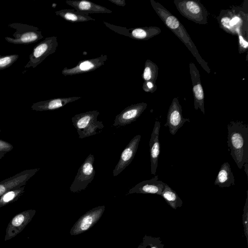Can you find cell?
<instances>
[{
    "mask_svg": "<svg viewBox=\"0 0 248 248\" xmlns=\"http://www.w3.org/2000/svg\"><path fill=\"white\" fill-rule=\"evenodd\" d=\"M228 127L230 154L239 169L248 164V126L243 122L232 121Z\"/></svg>",
    "mask_w": 248,
    "mask_h": 248,
    "instance_id": "obj_1",
    "label": "cell"
},
{
    "mask_svg": "<svg viewBox=\"0 0 248 248\" xmlns=\"http://www.w3.org/2000/svg\"><path fill=\"white\" fill-rule=\"evenodd\" d=\"M150 2L153 8L166 26L186 46L200 65L209 74L210 69L207 63L201 57L194 43L180 21L160 3L154 0H151Z\"/></svg>",
    "mask_w": 248,
    "mask_h": 248,
    "instance_id": "obj_2",
    "label": "cell"
},
{
    "mask_svg": "<svg viewBox=\"0 0 248 248\" xmlns=\"http://www.w3.org/2000/svg\"><path fill=\"white\" fill-rule=\"evenodd\" d=\"M99 114L97 110H91L76 114L72 118L73 125L77 131L79 138L97 134V130H102L104 126L102 122L97 121Z\"/></svg>",
    "mask_w": 248,
    "mask_h": 248,
    "instance_id": "obj_3",
    "label": "cell"
},
{
    "mask_svg": "<svg viewBox=\"0 0 248 248\" xmlns=\"http://www.w3.org/2000/svg\"><path fill=\"white\" fill-rule=\"evenodd\" d=\"M220 28L233 35L236 34V30L240 29L243 33H248V14L235 10L221 11L217 18Z\"/></svg>",
    "mask_w": 248,
    "mask_h": 248,
    "instance_id": "obj_4",
    "label": "cell"
},
{
    "mask_svg": "<svg viewBox=\"0 0 248 248\" xmlns=\"http://www.w3.org/2000/svg\"><path fill=\"white\" fill-rule=\"evenodd\" d=\"M174 3L184 17L199 24L207 23L208 12L199 0H175Z\"/></svg>",
    "mask_w": 248,
    "mask_h": 248,
    "instance_id": "obj_5",
    "label": "cell"
},
{
    "mask_svg": "<svg viewBox=\"0 0 248 248\" xmlns=\"http://www.w3.org/2000/svg\"><path fill=\"white\" fill-rule=\"evenodd\" d=\"M94 157L90 154L78 170L70 190L72 192H79L84 190L93 179L95 170L93 166Z\"/></svg>",
    "mask_w": 248,
    "mask_h": 248,
    "instance_id": "obj_6",
    "label": "cell"
},
{
    "mask_svg": "<svg viewBox=\"0 0 248 248\" xmlns=\"http://www.w3.org/2000/svg\"><path fill=\"white\" fill-rule=\"evenodd\" d=\"M104 24L112 31L132 39L147 40L159 34L161 31L157 27H145L127 29L103 21Z\"/></svg>",
    "mask_w": 248,
    "mask_h": 248,
    "instance_id": "obj_7",
    "label": "cell"
},
{
    "mask_svg": "<svg viewBox=\"0 0 248 248\" xmlns=\"http://www.w3.org/2000/svg\"><path fill=\"white\" fill-rule=\"evenodd\" d=\"M35 212V210L30 209L15 216L7 225L4 241L9 240L19 234L31 221Z\"/></svg>",
    "mask_w": 248,
    "mask_h": 248,
    "instance_id": "obj_8",
    "label": "cell"
},
{
    "mask_svg": "<svg viewBox=\"0 0 248 248\" xmlns=\"http://www.w3.org/2000/svg\"><path fill=\"white\" fill-rule=\"evenodd\" d=\"M105 207V206H98L86 212L73 226L70 231L71 234L78 235L88 230L100 219Z\"/></svg>",
    "mask_w": 248,
    "mask_h": 248,
    "instance_id": "obj_9",
    "label": "cell"
},
{
    "mask_svg": "<svg viewBox=\"0 0 248 248\" xmlns=\"http://www.w3.org/2000/svg\"><path fill=\"white\" fill-rule=\"evenodd\" d=\"M108 60L107 55L101 54L99 57L81 60L73 68H64L62 73L64 76H73L88 73L95 70L103 65Z\"/></svg>",
    "mask_w": 248,
    "mask_h": 248,
    "instance_id": "obj_10",
    "label": "cell"
},
{
    "mask_svg": "<svg viewBox=\"0 0 248 248\" xmlns=\"http://www.w3.org/2000/svg\"><path fill=\"white\" fill-rule=\"evenodd\" d=\"M189 122V119H186L183 117L181 106L177 98H174L170 106L167 116V122L164 126H168L170 133L174 135L185 123Z\"/></svg>",
    "mask_w": 248,
    "mask_h": 248,
    "instance_id": "obj_11",
    "label": "cell"
},
{
    "mask_svg": "<svg viewBox=\"0 0 248 248\" xmlns=\"http://www.w3.org/2000/svg\"><path fill=\"white\" fill-rule=\"evenodd\" d=\"M147 106V104L144 102L128 106L116 115L113 126H124L135 121L145 110Z\"/></svg>",
    "mask_w": 248,
    "mask_h": 248,
    "instance_id": "obj_12",
    "label": "cell"
},
{
    "mask_svg": "<svg viewBox=\"0 0 248 248\" xmlns=\"http://www.w3.org/2000/svg\"><path fill=\"white\" fill-rule=\"evenodd\" d=\"M140 138V135L134 137L123 151L118 162L113 170V176H117L131 163L138 150Z\"/></svg>",
    "mask_w": 248,
    "mask_h": 248,
    "instance_id": "obj_13",
    "label": "cell"
},
{
    "mask_svg": "<svg viewBox=\"0 0 248 248\" xmlns=\"http://www.w3.org/2000/svg\"><path fill=\"white\" fill-rule=\"evenodd\" d=\"M58 43L57 38L52 36L46 38L34 48L31 60L33 61V66H36L45 58L56 51Z\"/></svg>",
    "mask_w": 248,
    "mask_h": 248,
    "instance_id": "obj_14",
    "label": "cell"
},
{
    "mask_svg": "<svg viewBox=\"0 0 248 248\" xmlns=\"http://www.w3.org/2000/svg\"><path fill=\"white\" fill-rule=\"evenodd\" d=\"M189 69L193 87L194 107L196 110L200 108L201 111L204 114V95L199 71L193 62L189 63Z\"/></svg>",
    "mask_w": 248,
    "mask_h": 248,
    "instance_id": "obj_15",
    "label": "cell"
},
{
    "mask_svg": "<svg viewBox=\"0 0 248 248\" xmlns=\"http://www.w3.org/2000/svg\"><path fill=\"white\" fill-rule=\"evenodd\" d=\"M165 183L155 176L153 178L143 181L131 188L126 195L132 193L153 194L161 195Z\"/></svg>",
    "mask_w": 248,
    "mask_h": 248,
    "instance_id": "obj_16",
    "label": "cell"
},
{
    "mask_svg": "<svg viewBox=\"0 0 248 248\" xmlns=\"http://www.w3.org/2000/svg\"><path fill=\"white\" fill-rule=\"evenodd\" d=\"M160 124L158 121L155 122L149 141L151 158V174L155 175L158 166V161L160 151V144L159 140V134Z\"/></svg>",
    "mask_w": 248,
    "mask_h": 248,
    "instance_id": "obj_17",
    "label": "cell"
},
{
    "mask_svg": "<svg viewBox=\"0 0 248 248\" xmlns=\"http://www.w3.org/2000/svg\"><path fill=\"white\" fill-rule=\"evenodd\" d=\"M65 3L74 8V10L87 15L112 13L111 10L105 7L86 0H67Z\"/></svg>",
    "mask_w": 248,
    "mask_h": 248,
    "instance_id": "obj_18",
    "label": "cell"
},
{
    "mask_svg": "<svg viewBox=\"0 0 248 248\" xmlns=\"http://www.w3.org/2000/svg\"><path fill=\"white\" fill-rule=\"evenodd\" d=\"M214 185L221 188L229 187L234 185V176L229 163L225 162L221 165Z\"/></svg>",
    "mask_w": 248,
    "mask_h": 248,
    "instance_id": "obj_19",
    "label": "cell"
},
{
    "mask_svg": "<svg viewBox=\"0 0 248 248\" xmlns=\"http://www.w3.org/2000/svg\"><path fill=\"white\" fill-rule=\"evenodd\" d=\"M55 14L65 20L72 22L95 21V19L89 15L78 12L74 9H62L56 11Z\"/></svg>",
    "mask_w": 248,
    "mask_h": 248,
    "instance_id": "obj_20",
    "label": "cell"
},
{
    "mask_svg": "<svg viewBox=\"0 0 248 248\" xmlns=\"http://www.w3.org/2000/svg\"><path fill=\"white\" fill-rule=\"evenodd\" d=\"M81 97L73 96L67 97H61L52 99L41 102L40 108L42 110H53L62 108L67 104L76 101Z\"/></svg>",
    "mask_w": 248,
    "mask_h": 248,
    "instance_id": "obj_21",
    "label": "cell"
},
{
    "mask_svg": "<svg viewBox=\"0 0 248 248\" xmlns=\"http://www.w3.org/2000/svg\"><path fill=\"white\" fill-rule=\"evenodd\" d=\"M167 203L173 209L182 206L183 202L176 192L167 184H165L161 195Z\"/></svg>",
    "mask_w": 248,
    "mask_h": 248,
    "instance_id": "obj_22",
    "label": "cell"
},
{
    "mask_svg": "<svg viewBox=\"0 0 248 248\" xmlns=\"http://www.w3.org/2000/svg\"><path fill=\"white\" fill-rule=\"evenodd\" d=\"M158 74V67L157 65L150 60H147L142 75L144 81H150L155 84Z\"/></svg>",
    "mask_w": 248,
    "mask_h": 248,
    "instance_id": "obj_23",
    "label": "cell"
},
{
    "mask_svg": "<svg viewBox=\"0 0 248 248\" xmlns=\"http://www.w3.org/2000/svg\"><path fill=\"white\" fill-rule=\"evenodd\" d=\"M41 32L39 31H29L22 33L16 39H11L13 43H28L36 41L43 38Z\"/></svg>",
    "mask_w": 248,
    "mask_h": 248,
    "instance_id": "obj_24",
    "label": "cell"
},
{
    "mask_svg": "<svg viewBox=\"0 0 248 248\" xmlns=\"http://www.w3.org/2000/svg\"><path fill=\"white\" fill-rule=\"evenodd\" d=\"M164 246L160 237L145 235L138 248H164Z\"/></svg>",
    "mask_w": 248,
    "mask_h": 248,
    "instance_id": "obj_25",
    "label": "cell"
},
{
    "mask_svg": "<svg viewBox=\"0 0 248 248\" xmlns=\"http://www.w3.org/2000/svg\"><path fill=\"white\" fill-rule=\"evenodd\" d=\"M236 34L238 36L239 38V47L238 50L239 53H242L247 51L248 49V42L247 39L244 37V33L240 29L236 30Z\"/></svg>",
    "mask_w": 248,
    "mask_h": 248,
    "instance_id": "obj_26",
    "label": "cell"
},
{
    "mask_svg": "<svg viewBox=\"0 0 248 248\" xmlns=\"http://www.w3.org/2000/svg\"><path fill=\"white\" fill-rule=\"evenodd\" d=\"M242 215L243 225L244 226V234L248 243V190L247 191V198L244 207Z\"/></svg>",
    "mask_w": 248,
    "mask_h": 248,
    "instance_id": "obj_27",
    "label": "cell"
},
{
    "mask_svg": "<svg viewBox=\"0 0 248 248\" xmlns=\"http://www.w3.org/2000/svg\"><path fill=\"white\" fill-rule=\"evenodd\" d=\"M17 196V193L15 191H10L6 193L0 199V207L14 201Z\"/></svg>",
    "mask_w": 248,
    "mask_h": 248,
    "instance_id": "obj_28",
    "label": "cell"
},
{
    "mask_svg": "<svg viewBox=\"0 0 248 248\" xmlns=\"http://www.w3.org/2000/svg\"><path fill=\"white\" fill-rule=\"evenodd\" d=\"M157 89L155 83L150 81H144L142 84V89L147 93H153Z\"/></svg>",
    "mask_w": 248,
    "mask_h": 248,
    "instance_id": "obj_29",
    "label": "cell"
},
{
    "mask_svg": "<svg viewBox=\"0 0 248 248\" xmlns=\"http://www.w3.org/2000/svg\"><path fill=\"white\" fill-rule=\"evenodd\" d=\"M111 3L115 4L117 6H124L126 5V2L124 0H108Z\"/></svg>",
    "mask_w": 248,
    "mask_h": 248,
    "instance_id": "obj_30",
    "label": "cell"
}]
</instances>
